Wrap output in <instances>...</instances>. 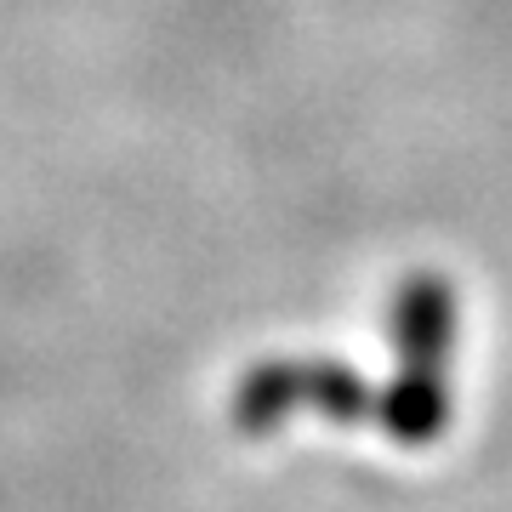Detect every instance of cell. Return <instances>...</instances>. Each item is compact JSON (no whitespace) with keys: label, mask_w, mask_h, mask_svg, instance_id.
<instances>
[]
</instances>
